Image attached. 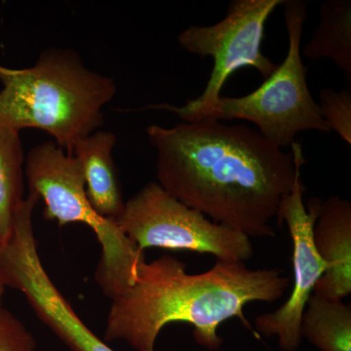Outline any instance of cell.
Masks as SVG:
<instances>
[{"mask_svg":"<svg viewBox=\"0 0 351 351\" xmlns=\"http://www.w3.org/2000/svg\"><path fill=\"white\" fill-rule=\"evenodd\" d=\"M157 184L176 199L251 237H274L279 204L295 182L292 152L246 125L203 119L145 128Z\"/></svg>","mask_w":351,"mask_h":351,"instance_id":"1","label":"cell"},{"mask_svg":"<svg viewBox=\"0 0 351 351\" xmlns=\"http://www.w3.org/2000/svg\"><path fill=\"white\" fill-rule=\"evenodd\" d=\"M289 284L281 270L252 269L244 262L217 260L207 271L189 274L186 263L171 256L144 261L130 287L112 300L105 339L126 341L137 351H154L166 325L186 322L195 327L198 345L219 350L223 345L219 325L232 318L247 323V304L276 302Z\"/></svg>","mask_w":351,"mask_h":351,"instance_id":"2","label":"cell"},{"mask_svg":"<svg viewBox=\"0 0 351 351\" xmlns=\"http://www.w3.org/2000/svg\"><path fill=\"white\" fill-rule=\"evenodd\" d=\"M0 122L17 131L38 129L73 154L76 143L104 124L117 94L113 78L85 66L71 49L43 51L31 68L0 64Z\"/></svg>","mask_w":351,"mask_h":351,"instance_id":"3","label":"cell"},{"mask_svg":"<svg viewBox=\"0 0 351 351\" xmlns=\"http://www.w3.org/2000/svg\"><path fill=\"white\" fill-rule=\"evenodd\" d=\"M25 172L29 191L43 200L46 219L61 226L84 223L96 235L101 257L95 280L104 295L113 300L130 287L138 265L145 261V251L140 250L114 221L101 218L95 211L88 200L77 159L49 141L29 152Z\"/></svg>","mask_w":351,"mask_h":351,"instance_id":"4","label":"cell"},{"mask_svg":"<svg viewBox=\"0 0 351 351\" xmlns=\"http://www.w3.org/2000/svg\"><path fill=\"white\" fill-rule=\"evenodd\" d=\"M288 34V52L283 63L263 84L243 97H219L202 119H240L255 124L263 138L276 147H291L298 134L330 130L307 85V68L302 60L301 43L307 5L301 0L283 2Z\"/></svg>","mask_w":351,"mask_h":351,"instance_id":"5","label":"cell"},{"mask_svg":"<svg viewBox=\"0 0 351 351\" xmlns=\"http://www.w3.org/2000/svg\"><path fill=\"white\" fill-rule=\"evenodd\" d=\"M284 0H233L223 20L213 25H191L178 36L184 50L214 61L206 87L197 98L184 106L170 104L149 105L143 110H163L178 115L184 122H193L204 117L221 97L226 80L242 68L257 69L263 80L277 68L265 56L262 45L265 23Z\"/></svg>","mask_w":351,"mask_h":351,"instance_id":"6","label":"cell"},{"mask_svg":"<svg viewBox=\"0 0 351 351\" xmlns=\"http://www.w3.org/2000/svg\"><path fill=\"white\" fill-rule=\"evenodd\" d=\"M114 223L142 251L186 250L244 263L254 256L248 237L182 204L156 182L126 201Z\"/></svg>","mask_w":351,"mask_h":351,"instance_id":"7","label":"cell"},{"mask_svg":"<svg viewBox=\"0 0 351 351\" xmlns=\"http://www.w3.org/2000/svg\"><path fill=\"white\" fill-rule=\"evenodd\" d=\"M34 211L20 209L12 232L0 243V288L25 295L39 319L73 351H114L82 322L52 282L41 262L34 230Z\"/></svg>","mask_w":351,"mask_h":351,"instance_id":"8","label":"cell"},{"mask_svg":"<svg viewBox=\"0 0 351 351\" xmlns=\"http://www.w3.org/2000/svg\"><path fill=\"white\" fill-rule=\"evenodd\" d=\"M291 149L297 162L295 182L290 193L281 200L276 219L278 223H286L292 241V292L277 311L258 315L255 321L256 330L265 337H277L284 351L297 350L301 345L302 314L316 284L326 270L313 242V228L322 201L313 198L308 207L304 204L302 167L306 159L301 143L295 141Z\"/></svg>","mask_w":351,"mask_h":351,"instance_id":"9","label":"cell"},{"mask_svg":"<svg viewBox=\"0 0 351 351\" xmlns=\"http://www.w3.org/2000/svg\"><path fill=\"white\" fill-rule=\"evenodd\" d=\"M313 242L326 270L313 294L341 301L351 293V204L332 196L322 202L313 228Z\"/></svg>","mask_w":351,"mask_h":351,"instance_id":"10","label":"cell"},{"mask_svg":"<svg viewBox=\"0 0 351 351\" xmlns=\"http://www.w3.org/2000/svg\"><path fill=\"white\" fill-rule=\"evenodd\" d=\"M117 141L112 132L98 130L78 141L73 151L82 166L90 204L101 218L113 221L125 205L112 157Z\"/></svg>","mask_w":351,"mask_h":351,"instance_id":"11","label":"cell"},{"mask_svg":"<svg viewBox=\"0 0 351 351\" xmlns=\"http://www.w3.org/2000/svg\"><path fill=\"white\" fill-rule=\"evenodd\" d=\"M301 52L311 60H332L350 77V0H328L321 5L319 24Z\"/></svg>","mask_w":351,"mask_h":351,"instance_id":"12","label":"cell"},{"mask_svg":"<svg viewBox=\"0 0 351 351\" xmlns=\"http://www.w3.org/2000/svg\"><path fill=\"white\" fill-rule=\"evenodd\" d=\"M302 338L321 351H351V306L313 294L302 314Z\"/></svg>","mask_w":351,"mask_h":351,"instance_id":"13","label":"cell"},{"mask_svg":"<svg viewBox=\"0 0 351 351\" xmlns=\"http://www.w3.org/2000/svg\"><path fill=\"white\" fill-rule=\"evenodd\" d=\"M25 156L20 132L0 122V242L12 232L24 198Z\"/></svg>","mask_w":351,"mask_h":351,"instance_id":"14","label":"cell"},{"mask_svg":"<svg viewBox=\"0 0 351 351\" xmlns=\"http://www.w3.org/2000/svg\"><path fill=\"white\" fill-rule=\"evenodd\" d=\"M321 115L330 131L351 145V88L335 91L332 88L322 89L319 94Z\"/></svg>","mask_w":351,"mask_h":351,"instance_id":"15","label":"cell"},{"mask_svg":"<svg viewBox=\"0 0 351 351\" xmlns=\"http://www.w3.org/2000/svg\"><path fill=\"white\" fill-rule=\"evenodd\" d=\"M0 351H36V341L19 318L0 306Z\"/></svg>","mask_w":351,"mask_h":351,"instance_id":"16","label":"cell"},{"mask_svg":"<svg viewBox=\"0 0 351 351\" xmlns=\"http://www.w3.org/2000/svg\"><path fill=\"white\" fill-rule=\"evenodd\" d=\"M4 290H5V289L0 288V306H1L2 297H3Z\"/></svg>","mask_w":351,"mask_h":351,"instance_id":"17","label":"cell"}]
</instances>
